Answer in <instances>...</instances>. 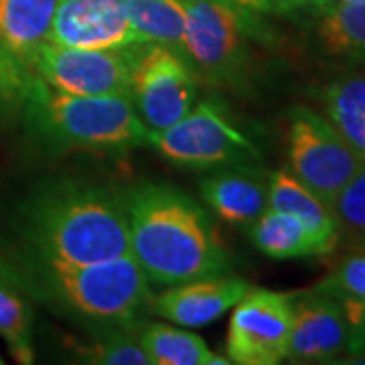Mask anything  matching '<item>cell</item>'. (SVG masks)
Returning <instances> with one entry per match:
<instances>
[{"instance_id":"5","label":"cell","mask_w":365,"mask_h":365,"mask_svg":"<svg viewBox=\"0 0 365 365\" xmlns=\"http://www.w3.org/2000/svg\"><path fill=\"white\" fill-rule=\"evenodd\" d=\"M187 11V61L197 79L225 90L246 88L254 66L252 41L264 39L260 14L232 0H181Z\"/></svg>"},{"instance_id":"10","label":"cell","mask_w":365,"mask_h":365,"mask_svg":"<svg viewBox=\"0 0 365 365\" xmlns=\"http://www.w3.org/2000/svg\"><path fill=\"white\" fill-rule=\"evenodd\" d=\"M134 45L79 49L47 41L37 53L35 73L49 88L71 96H128Z\"/></svg>"},{"instance_id":"4","label":"cell","mask_w":365,"mask_h":365,"mask_svg":"<svg viewBox=\"0 0 365 365\" xmlns=\"http://www.w3.org/2000/svg\"><path fill=\"white\" fill-rule=\"evenodd\" d=\"M41 144L63 153H122L148 146L150 130L128 96H71L35 78L19 112Z\"/></svg>"},{"instance_id":"20","label":"cell","mask_w":365,"mask_h":365,"mask_svg":"<svg viewBox=\"0 0 365 365\" xmlns=\"http://www.w3.org/2000/svg\"><path fill=\"white\" fill-rule=\"evenodd\" d=\"M250 240L264 256L274 260H292L321 256L319 246L302 223L284 211L266 209L256 222L248 225Z\"/></svg>"},{"instance_id":"21","label":"cell","mask_w":365,"mask_h":365,"mask_svg":"<svg viewBox=\"0 0 365 365\" xmlns=\"http://www.w3.org/2000/svg\"><path fill=\"white\" fill-rule=\"evenodd\" d=\"M138 339L153 365H207L213 355L205 341L182 327L143 323Z\"/></svg>"},{"instance_id":"28","label":"cell","mask_w":365,"mask_h":365,"mask_svg":"<svg viewBox=\"0 0 365 365\" xmlns=\"http://www.w3.org/2000/svg\"><path fill=\"white\" fill-rule=\"evenodd\" d=\"M234 4L237 6H242V9H246L250 13H268L266 11V0H232Z\"/></svg>"},{"instance_id":"27","label":"cell","mask_w":365,"mask_h":365,"mask_svg":"<svg viewBox=\"0 0 365 365\" xmlns=\"http://www.w3.org/2000/svg\"><path fill=\"white\" fill-rule=\"evenodd\" d=\"M347 355L351 357H365V307L357 319L351 323V337H349V349Z\"/></svg>"},{"instance_id":"19","label":"cell","mask_w":365,"mask_h":365,"mask_svg":"<svg viewBox=\"0 0 365 365\" xmlns=\"http://www.w3.org/2000/svg\"><path fill=\"white\" fill-rule=\"evenodd\" d=\"M124 4L138 43L167 45L187 59V11L181 0H124Z\"/></svg>"},{"instance_id":"7","label":"cell","mask_w":365,"mask_h":365,"mask_svg":"<svg viewBox=\"0 0 365 365\" xmlns=\"http://www.w3.org/2000/svg\"><path fill=\"white\" fill-rule=\"evenodd\" d=\"M288 165L290 173L327 205L365 165L359 153L333 122L307 106L288 114Z\"/></svg>"},{"instance_id":"22","label":"cell","mask_w":365,"mask_h":365,"mask_svg":"<svg viewBox=\"0 0 365 365\" xmlns=\"http://www.w3.org/2000/svg\"><path fill=\"white\" fill-rule=\"evenodd\" d=\"M319 100L333 126L365 155V78L333 81L323 88Z\"/></svg>"},{"instance_id":"23","label":"cell","mask_w":365,"mask_h":365,"mask_svg":"<svg viewBox=\"0 0 365 365\" xmlns=\"http://www.w3.org/2000/svg\"><path fill=\"white\" fill-rule=\"evenodd\" d=\"M91 343L78 345L81 361L93 365H148V355L138 339V325L90 329Z\"/></svg>"},{"instance_id":"9","label":"cell","mask_w":365,"mask_h":365,"mask_svg":"<svg viewBox=\"0 0 365 365\" xmlns=\"http://www.w3.org/2000/svg\"><path fill=\"white\" fill-rule=\"evenodd\" d=\"M57 0H0V112L16 114L37 78L35 59L51 39Z\"/></svg>"},{"instance_id":"18","label":"cell","mask_w":365,"mask_h":365,"mask_svg":"<svg viewBox=\"0 0 365 365\" xmlns=\"http://www.w3.org/2000/svg\"><path fill=\"white\" fill-rule=\"evenodd\" d=\"M0 337L6 341L14 361L23 365L35 361L29 294L6 260H0Z\"/></svg>"},{"instance_id":"25","label":"cell","mask_w":365,"mask_h":365,"mask_svg":"<svg viewBox=\"0 0 365 365\" xmlns=\"http://www.w3.org/2000/svg\"><path fill=\"white\" fill-rule=\"evenodd\" d=\"M339 234L365 252V165L351 177L331 203Z\"/></svg>"},{"instance_id":"30","label":"cell","mask_w":365,"mask_h":365,"mask_svg":"<svg viewBox=\"0 0 365 365\" xmlns=\"http://www.w3.org/2000/svg\"><path fill=\"white\" fill-rule=\"evenodd\" d=\"M2 364H4V359H2V357H0V365H2Z\"/></svg>"},{"instance_id":"13","label":"cell","mask_w":365,"mask_h":365,"mask_svg":"<svg viewBox=\"0 0 365 365\" xmlns=\"http://www.w3.org/2000/svg\"><path fill=\"white\" fill-rule=\"evenodd\" d=\"M49 41L79 49H116L138 43L124 0H57Z\"/></svg>"},{"instance_id":"14","label":"cell","mask_w":365,"mask_h":365,"mask_svg":"<svg viewBox=\"0 0 365 365\" xmlns=\"http://www.w3.org/2000/svg\"><path fill=\"white\" fill-rule=\"evenodd\" d=\"M252 284L234 276H207L173 284L153 299L150 309L181 327H207L235 307Z\"/></svg>"},{"instance_id":"29","label":"cell","mask_w":365,"mask_h":365,"mask_svg":"<svg viewBox=\"0 0 365 365\" xmlns=\"http://www.w3.org/2000/svg\"><path fill=\"white\" fill-rule=\"evenodd\" d=\"M333 2H365V0H333Z\"/></svg>"},{"instance_id":"26","label":"cell","mask_w":365,"mask_h":365,"mask_svg":"<svg viewBox=\"0 0 365 365\" xmlns=\"http://www.w3.org/2000/svg\"><path fill=\"white\" fill-rule=\"evenodd\" d=\"M333 0H266V11L276 14H317Z\"/></svg>"},{"instance_id":"6","label":"cell","mask_w":365,"mask_h":365,"mask_svg":"<svg viewBox=\"0 0 365 365\" xmlns=\"http://www.w3.org/2000/svg\"><path fill=\"white\" fill-rule=\"evenodd\" d=\"M148 146L182 169L211 170L258 163L260 150L220 100H203L167 130L150 132Z\"/></svg>"},{"instance_id":"15","label":"cell","mask_w":365,"mask_h":365,"mask_svg":"<svg viewBox=\"0 0 365 365\" xmlns=\"http://www.w3.org/2000/svg\"><path fill=\"white\" fill-rule=\"evenodd\" d=\"M270 175L258 163L211 169L201 179V197L225 223L248 227L268 209Z\"/></svg>"},{"instance_id":"24","label":"cell","mask_w":365,"mask_h":365,"mask_svg":"<svg viewBox=\"0 0 365 365\" xmlns=\"http://www.w3.org/2000/svg\"><path fill=\"white\" fill-rule=\"evenodd\" d=\"M314 290L325 292L339 302L347 314V321L359 314L365 307V252L349 254L327 274L314 287Z\"/></svg>"},{"instance_id":"12","label":"cell","mask_w":365,"mask_h":365,"mask_svg":"<svg viewBox=\"0 0 365 365\" xmlns=\"http://www.w3.org/2000/svg\"><path fill=\"white\" fill-rule=\"evenodd\" d=\"M351 325L337 300L319 290L292 294L287 357L292 364H327L347 355Z\"/></svg>"},{"instance_id":"8","label":"cell","mask_w":365,"mask_h":365,"mask_svg":"<svg viewBox=\"0 0 365 365\" xmlns=\"http://www.w3.org/2000/svg\"><path fill=\"white\" fill-rule=\"evenodd\" d=\"M197 81L181 53L160 43L134 45L128 98L150 132L167 130L195 106Z\"/></svg>"},{"instance_id":"2","label":"cell","mask_w":365,"mask_h":365,"mask_svg":"<svg viewBox=\"0 0 365 365\" xmlns=\"http://www.w3.org/2000/svg\"><path fill=\"white\" fill-rule=\"evenodd\" d=\"M21 252L33 260L91 264L130 254L128 217L120 193L61 181L37 191L21 209Z\"/></svg>"},{"instance_id":"3","label":"cell","mask_w":365,"mask_h":365,"mask_svg":"<svg viewBox=\"0 0 365 365\" xmlns=\"http://www.w3.org/2000/svg\"><path fill=\"white\" fill-rule=\"evenodd\" d=\"M11 266L29 297L86 329L138 325L153 302L148 278L132 254L91 264L16 256Z\"/></svg>"},{"instance_id":"1","label":"cell","mask_w":365,"mask_h":365,"mask_svg":"<svg viewBox=\"0 0 365 365\" xmlns=\"http://www.w3.org/2000/svg\"><path fill=\"white\" fill-rule=\"evenodd\" d=\"M120 195L130 254L150 282L173 287L227 274L230 252L211 215L193 197L155 181L134 185Z\"/></svg>"},{"instance_id":"17","label":"cell","mask_w":365,"mask_h":365,"mask_svg":"<svg viewBox=\"0 0 365 365\" xmlns=\"http://www.w3.org/2000/svg\"><path fill=\"white\" fill-rule=\"evenodd\" d=\"M314 16V39L327 57L365 66V2H331Z\"/></svg>"},{"instance_id":"11","label":"cell","mask_w":365,"mask_h":365,"mask_svg":"<svg viewBox=\"0 0 365 365\" xmlns=\"http://www.w3.org/2000/svg\"><path fill=\"white\" fill-rule=\"evenodd\" d=\"M292 294L250 288L234 307L225 349L232 364L276 365L287 357Z\"/></svg>"},{"instance_id":"16","label":"cell","mask_w":365,"mask_h":365,"mask_svg":"<svg viewBox=\"0 0 365 365\" xmlns=\"http://www.w3.org/2000/svg\"><path fill=\"white\" fill-rule=\"evenodd\" d=\"M268 207L297 217L313 235L321 256L331 254L339 242V223L331 207L290 173L274 170L268 187Z\"/></svg>"}]
</instances>
